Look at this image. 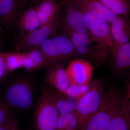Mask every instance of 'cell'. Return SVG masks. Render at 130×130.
<instances>
[{
  "label": "cell",
  "mask_w": 130,
  "mask_h": 130,
  "mask_svg": "<svg viewBox=\"0 0 130 130\" xmlns=\"http://www.w3.org/2000/svg\"><path fill=\"white\" fill-rule=\"evenodd\" d=\"M35 93L32 78L26 74H20L8 80L1 95L13 112H24L34 109Z\"/></svg>",
  "instance_id": "6da1fadb"
},
{
  "label": "cell",
  "mask_w": 130,
  "mask_h": 130,
  "mask_svg": "<svg viewBox=\"0 0 130 130\" xmlns=\"http://www.w3.org/2000/svg\"><path fill=\"white\" fill-rule=\"evenodd\" d=\"M122 96L115 88L108 89L97 110L80 130H108L114 111Z\"/></svg>",
  "instance_id": "7a4b0ae2"
},
{
  "label": "cell",
  "mask_w": 130,
  "mask_h": 130,
  "mask_svg": "<svg viewBox=\"0 0 130 130\" xmlns=\"http://www.w3.org/2000/svg\"><path fill=\"white\" fill-rule=\"evenodd\" d=\"M60 16L51 23L41 26L35 30L21 36H18L15 42L16 51L25 53L40 48L47 40L56 35L60 25Z\"/></svg>",
  "instance_id": "3957f363"
},
{
  "label": "cell",
  "mask_w": 130,
  "mask_h": 130,
  "mask_svg": "<svg viewBox=\"0 0 130 130\" xmlns=\"http://www.w3.org/2000/svg\"><path fill=\"white\" fill-rule=\"evenodd\" d=\"M105 83L99 79L92 81L89 90L77 101L76 113L79 122L78 130L94 113L101 104L105 92Z\"/></svg>",
  "instance_id": "277c9868"
},
{
  "label": "cell",
  "mask_w": 130,
  "mask_h": 130,
  "mask_svg": "<svg viewBox=\"0 0 130 130\" xmlns=\"http://www.w3.org/2000/svg\"><path fill=\"white\" fill-rule=\"evenodd\" d=\"M48 61L49 65L64 63L78 58L72 43L67 37L57 34L47 40L41 48Z\"/></svg>",
  "instance_id": "5b68a950"
},
{
  "label": "cell",
  "mask_w": 130,
  "mask_h": 130,
  "mask_svg": "<svg viewBox=\"0 0 130 130\" xmlns=\"http://www.w3.org/2000/svg\"><path fill=\"white\" fill-rule=\"evenodd\" d=\"M34 110L36 130H55L60 114L47 97L41 91Z\"/></svg>",
  "instance_id": "8992f818"
},
{
  "label": "cell",
  "mask_w": 130,
  "mask_h": 130,
  "mask_svg": "<svg viewBox=\"0 0 130 130\" xmlns=\"http://www.w3.org/2000/svg\"><path fill=\"white\" fill-rule=\"evenodd\" d=\"M64 2L60 14L61 25L75 32H90L86 15L73 3L69 0Z\"/></svg>",
  "instance_id": "52a82bcc"
},
{
  "label": "cell",
  "mask_w": 130,
  "mask_h": 130,
  "mask_svg": "<svg viewBox=\"0 0 130 130\" xmlns=\"http://www.w3.org/2000/svg\"><path fill=\"white\" fill-rule=\"evenodd\" d=\"M73 3L79 7L88 18L89 30L96 42L101 46L110 50L112 53L114 43L110 30V24L106 20L91 13L82 5Z\"/></svg>",
  "instance_id": "ba28073f"
},
{
  "label": "cell",
  "mask_w": 130,
  "mask_h": 130,
  "mask_svg": "<svg viewBox=\"0 0 130 130\" xmlns=\"http://www.w3.org/2000/svg\"><path fill=\"white\" fill-rule=\"evenodd\" d=\"M70 83L74 85H86L90 83L93 76V68L90 61L84 58L72 60L65 68Z\"/></svg>",
  "instance_id": "9c48e42d"
},
{
  "label": "cell",
  "mask_w": 130,
  "mask_h": 130,
  "mask_svg": "<svg viewBox=\"0 0 130 130\" xmlns=\"http://www.w3.org/2000/svg\"><path fill=\"white\" fill-rule=\"evenodd\" d=\"M41 26L35 5H26L19 7L14 27L18 36L29 33Z\"/></svg>",
  "instance_id": "30bf717a"
},
{
  "label": "cell",
  "mask_w": 130,
  "mask_h": 130,
  "mask_svg": "<svg viewBox=\"0 0 130 130\" xmlns=\"http://www.w3.org/2000/svg\"><path fill=\"white\" fill-rule=\"evenodd\" d=\"M46 68L44 77L46 85L66 94L72 84L67 76L64 63L51 64Z\"/></svg>",
  "instance_id": "8fae6325"
},
{
  "label": "cell",
  "mask_w": 130,
  "mask_h": 130,
  "mask_svg": "<svg viewBox=\"0 0 130 130\" xmlns=\"http://www.w3.org/2000/svg\"><path fill=\"white\" fill-rule=\"evenodd\" d=\"M41 91L51 101L60 114L74 111L76 109L77 101L52 87L44 85Z\"/></svg>",
  "instance_id": "7c38bea8"
},
{
  "label": "cell",
  "mask_w": 130,
  "mask_h": 130,
  "mask_svg": "<svg viewBox=\"0 0 130 130\" xmlns=\"http://www.w3.org/2000/svg\"><path fill=\"white\" fill-rule=\"evenodd\" d=\"M110 28L114 43L112 54L130 41V16L118 15L116 20L110 24Z\"/></svg>",
  "instance_id": "4fadbf2b"
},
{
  "label": "cell",
  "mask_w": 130,
  "mask_h": 130,
  "mask_svg": "<svg viewBox=\"0 0 130 130\" xmlns=\"http://www.w3.org/2000/svg\"><path fill=\"white\" fill-rule=\"evenodd\" d=\"M108 63L113 73L116 76H121L130 71V41L111 54Z\"/></svg>",
  "instance_id": "5bb4252c"
},
{
  "label": "cell",
  "mask_w": 130,
  "mask_h": 130,
  "mask_svg": "<svg viewBox=\"0 0 130 130\" xmlns=\"http://www.w3.org/2000/svg\"><path fill=\"white\" fill-rule=\"evenodd\" d=\"M35 5L41 26L50 23L59 17L61 6L55 0H43Z\"/></svg>",
  "instance_id": "9a60e30c"
},
{
  "label": "cell",
  "mask_w": 130,
  "mask_h": 130,
  "mask_svg": "<svg viewBox=\"0 0 130 130\" xmlns=\"http://www.w3.org/2000/svg\"><path fill=\"white\" fill-rule=\"evenodd\" d=\"M19 8L18 0H0V24L5 30L14 29Z\"/></svg>",
  "instance_id": "2e32d148"
},
{
  "label": "cell",
  "mask_w": 130,
  "mask_h": 130,
  "mask_svg": "<svg viewBox=\"0 0 130 130\" xmlns=\"http://www.w3.org/2000/svg\"><path fill=\"white\" fill-rule=\"evenodd\" d=\"M70 1L82 5L91 13L106 20L109 24L115 21L118 16L105 7L100 0Z\"/></svg>",
  "instance_id": "e0dca14e"
},
{
  "label": "cell",
  "mask_w": 130,
  "mask_h": 130,
  "mask_svg": "<svg viewBox=\"0 0 130 130\" xmlns=\"http://www.w3.org/2000/svg\"><path fill=\"white\" fill-rule=\"evenodd\" d=\"M124 98L119 100L114 111L108 130H129L130 117L124 105Z\"/></svg>",
  "instance_id": "ac0fdd59"
},
{
  "label": "cell",
  "mask_w": 130,
  "mask_h": 130,
  "mask_svg": "<svg viewBox=\"0 0 130 130\" xmlns=\"http://www.w3.org/2000/svg\"><path fill=\"white\" fill-rule=\"evenodd\" d=\"M23 68L28 72H32L49 65L48 61L41 48L24 53Z\"/></svg>",
  "instance_id": "d6986e66"
},
{
  "label": "cell",
  "mask_w": 130,
  "mask_h": 130,
  "mask_svg": "<svg viewBox=\"0 0 130 130\" xmlns=\"http://www.w3.org/2000/svg\"><path fill=\"white\" fill-rule=\"evenodd\" d=\"M105 7L117 15L130 16V0H100Z\"/></svg>",
  "instance_id": "ffe728a7"
},
{
  "label": "cell",
  "mask_w": 130,
  "mask_h": 130,
  "mask_svg": "<svg viewBox=\"0 0 130 130\" xmlns=\"http://www.w3.org/2000/svg\"><path fill=\"white\" fill-rule=\"evenodd\" d=\"M79 122L76 111L60 114L55 130H78Z\"/></svg>",
  "instance_id": "44dd1931"
},
{
  "label": "cell",
  "mask_w": 130,
  "mask_h": 130,
  "mask_svg": "<svg viewBox=\"0 0 130 130\" xmlns=\"http://www.w3.org/2000/svg\"><path fill=\"white\" fill-rule=\"evenodd\" d=\"M0 55L5 59L8 73L23 68L24 53L16 51L11 53H2Z\"/></svg>",
  "instance_id": "7402d4cb"
},
{
  "label": "cell",
  "mask_w": 130,
  "mask_h": 130,
  "mask_svg": "<svg viewBox=\"0 0 130 130\" xmlns=\"http://www.w3.org/2000/svg\"><path fill=\"white\" fill-rule=\"evenodd\" d=\"M14 116V113L0 94V125L6 124Z\"/></svg>",
  "instance_id": "603a6c76"
},
{
  "label": "cell",
  "mask_w": 130,
  "mask_h": 130,
  "mask_svg": "<svg viewBox=\"0 0 130 130\" xmlns=\"http://www.w3.org/2000/svg\"><path fill=\"white\" fill-rule=\"evenodd\" d=\"M91 85L92 81L88 84L82 86L72 85L66 94L78 101L88 92Z\"/></svg>",
  "instance_id": "cb8c5ba5"
},
{
  "label": "cell",
  "mask_w": 130,
  "mask_h": 130,
  "mask_svg": "<svg viewBox=\"0 0 130 130\" xmlns=\"http://www.w3.org/2000/svg\"><path fill=\"white\" fill-rule=\"evenodd\" d=\"M8 74L5 59L0 55V84L5 81Z\"/></svg>",
  "instance_id": "d4e9b609"
},
{
  "label": "cell",
  "mask_w": 130,
  "mask_h": 130,
  "mask_svg": "<svg viewBox=\"0 0 130 130\" xmlns=\"http://www.w3.org/2000/svg\"><path fill=\"white\" fill-rule=\"evenodd\" d=\"M9 130H19L15 116L13 117L11 121Z\"/></svg>",
  "instance_id": "484cf974"
},
{
  "label": "cell",
  "mask_w": 130,
  "mask_h": 130,
  "mask_svg": "<svg viewBox=\"0 0 130 130\" xmlns=\"http://www.w3.org/2000/svg\"><path fill=\"white\" fill-rule=\"evenodd\" d=\"M124 105L125 106L126 111L130 117V98L126 99L124 98Z\"/></svg>",
  "instance_id": "4316f807"
},
{
  "label": "cell",
  "mask_w": 130,
  "mask_h": 130,
  "mask_svg": "<svg viewBox=\"0 0 130 130\" xmlns=\"http://www.w3.org/2000/svg\"><path fill=\"white\" fill-rule=\"evenodd\" d=\"M13 118L6 124H5L1 125H0V130H9L10 123H11V121L12 119Z\"/></svg>",
  "instance_id": "83f0119b"
},
{
  "label": "cell",
  "mask_w": 130,
  "mask_h": 130,
  "mask_svg": "<svg viewBox=\"0 0 130 130\" xmlns=\"http://www.w3.org/2000/svg\"><path fill=\"white\" fill-rule=\"evenodd\" d=\"M126 88V95L124 98L127 99L130 98V80L127 84Z\"/></svg>",
  "instance_id": "f1b7e54d"
},
{
  "label": "cell",
  "mask_w": 130,
  "mask_h": 130,
  "mask_svg": "<svg viewBox=\"0 0 130 130\" xmlns=\"http://www.w3.org/2000/svg\"><path fill=\"white\" fill-rule=\"evenodd\" d=\"M5 45V40L2 38H0V54L3 53Z\"/></svg>",
  "instance_id": "f546056e"
},
{
  "label": "cell",
  "mask_w": 130,
  "mask_h": 130,
  "mask_svg": "<svg viewBox=\"0 0 130 130\" xmlns=\"http://www.w3.org/2000/svg\"><path fill=\"white\" fill-rule=\"evenodd\" d=\"M5 29L2 25L0 24V38H1L3 35L5 34Z\"/></svg>",
  "instance_id": "4dcf8cb0"
},
{
  "label": "cell",
  "mask_w": 130,
  "mask_h": 130,
  "mask_svg": "<svg viewBox=\"0 0 130 130\" xmlns=\"http://www.w3.org/2000/svg\"><path fill=\"white\" fill-rule=\"evenodd\" d=\"M19 5H24L29 2L30 0H18Z\"/></svg>",
  "instance_id": "1f68e13d"
},
{
  "label": "cell",
  "mask_w": 130,
  "mask_h": 130,
  "mask_svg": "<svg viewBox=\"0 0 130 130\" xmlns=\"http://www.w3.org/2000/svg\"><path fill=\"white\" fill-rule=\"evenodd\" d=\"M35 3L34 5H36V4H37V3L40 2L41 1H43V0H35ZM55 1H57L58 0H55Z\"/></svg>",
  "instance_id": "d6a6232c"
},
{
  "label": "cell",
  "mask_w": 130,
  "mask_h": 130,
  "mask_svg": "<svg viewBox=\"0 0 130 130\" xmlns=\"http://www.w3.org/2000/svg\"><path fill=\"white\" fill-rule=\"evenodd\" d=\"M129 130H130V126L129 129Z\"/></svg>",
  "instance_id": "836d02e7"
}]
</instances>
